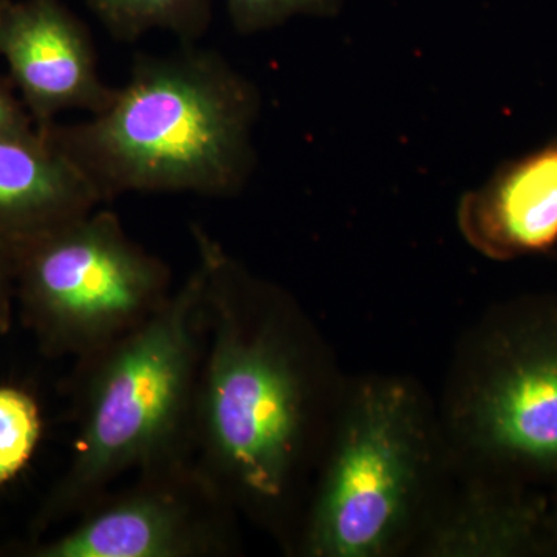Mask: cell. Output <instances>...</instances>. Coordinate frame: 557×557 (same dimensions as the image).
<instances>
[{
	"mask_svg": "<svg viewBox=\"0 0 557 557\" xmlns=\"http://www.w3.org/2000/svg\"><path fill=\"white\" fill-rule=\"evenodd\" d=\"M258 87L219 51L182 44L138 54L108 108L38 127L102 203L132 193L234 197L256 168Z\"/></svg>",
	"mask_w": 557,
	"mask_h": 557,
	"instance_id": "6da1fadb",
	"label": "cell"
},
{
	"mask_svg": "<svg viewBox=\"0 0 557 557\" xmlns=\"http://www.w3.org/2000/svg\"><path fill=\"white\" fill-rule=\"evenodd\" d=\"M35 401L14 388H0V483L13 478L30 458L39 438Z\"/></svg>",
	"mask_w": 557,
	"mask_h": 557,
	"instance_id": "4fadbf2b",
	"label": "cell"
},
{
	"mask_svg": "<svg viewBox=\"0 0 557 557\" xmlns=\"http://www.w3.org/2000/svg\"><path fill=\"white\" fill-rule=\"evenodd\" d=\"M453 421L496 478L557 482V298L520 300L491 322L458 383Z\"/></svg>",
	"mask_w": 557,
	"mask_h": 557,
	"instance_id": "5b68a950",
	"label": "cell"
},
{
	"mask_svg": "<svg viewBox=\"0 0 557 557\" xmlns=\"http://www.w3.org/2000/svg\"><path fill=\"white\" fill-rule=\"evenodd\" d=\"M106 32L120 42H135L153 30L182 44H197L209 30L214 0H86Z\"/></svg>",
	"mask_w": 557,
	"mask_h": 557,
	"instance_id": "7c38bea8",
	"label": "cell"
},
{
	"mask_svg": "<svg viewBox=\"0 0 557 557\" xmlns=\"http://www.w3.org/2000/svg\"><path fill=\"white\" fill-rule=\"evenodd\" d=\"M38 132L35 120L21 100L10 76H0V139L32 137Z\"/></svg>",
	"mask_w": 557,
	"mask_h": 557,
	"instance_id": "9a60e30c",
	"label": "cell"
},
{
	"mask_svg": "<svg viewBox=\"0 0 557 557\" xmlns=\"http://www.w3.org/2000/svg\"><path fill=\"white\" fill-rule=\"evenodd\" d=\"M30 293L65 343L98 354L171 295V273L127 236L119 215L94 209L16 249Z\"/></svg>",
	"mask_w": 557,
	"mask_h": 557,
	"instance_id": "8992f818",
	"label": "cell"
},
{
	"mask_svg": "<svg viewBox=\"0 0 557 557\" xmlns=\"http://www.w3.org/2000/svg\"><path fill=\"white\" fill-rule=\"evenodd\" d=\"M544 555L557 556V482L548 497L544 520Z\"/></svg>",
	"mask_w": 557,
	"mask_h": 557,
	"instance_id": "2e32d148",
	"label": "cell"
},
{
	"mask_svg": "<svg viewBox=\"0 0 557 557\" xmlns=\"http://www.w3.org/2000/svg\"><path fill=\"white\" fill-rule=\"evenodd\" d=\"M101 203L90 180L39 129L0 139V244L24 247Z\"/></svg>",
	"mask_w": 557,
	"mask_h": 557,
	"instance_id": "30bf717a",
	"label": "cell"
},
{
	"mask_svg": "<svg viewBox=\"0 0 557 557\" xmlns=\"http://www.w3.org/2000/svg\"><path fill=\"white\" fill-rule=\"evenodd\" d=\"M164 478L95 509L47 555L183 557L212 552L222 536L197 504L200 480Z\"/></svg>",
	"mask_w": 557,
	"mask_h": 557,
	"instance_id": "ba28073f",
	"label": "cell"
},
{
	"mask_svg": "<svg viewBox=\"0 0 557 557\" xmlns=\"http://www.w3.org/2000/svg\"><path fill=\"white\" fill-rule=\"evenodd\" d=\"M11 2H13V0H0V17H2V14L9 9Z\"/></svg>",
	"mask_w": 557,
	"mask_h": 557,
	"instance_id": "ac0fdd59",
	"label": "cell"
},
{
	"mask_svg": "<svg viewBox=\"0 0 557 557\" xmlns=\"http://www.w3.org/2000/svg\"><path fill=\"white\" fill-rule=\"evenodd\" d=\"M343 0H226L233 27L242 35L270 30L292 17L332 16Z\"/></svg>",
	"mask_w": 557,
	"mask_h": 557,
	"instance_id": "5bb4252c",
	"label": "cell"
},
{
	"mask_svg": "<svg viewBox=\"0 0 557 557\" xmlns=\"http://www.w3.org/2000/svg\"><path fill=\"white\" fill-rule=\"evenodd\" d=\"M207 322L208 271L199 258L159 309L95 354L100 362L69 480L73 502L89 507L124 472L163 467L196 397Z\"/></svg>",
	"mask_w": 557,
	"mask_h": 557,
	"instance_id": "3957f363",
	"label": "cell"
},
{
	"mask_svg": "<svg viewBox=\"0 0 557 557\" xmlns=\"http://www.w3.org/2000/svg\"><path fill=\"white\" fill-rule=\"evenodd\" d=\"M16 263V249L0 244V276Z\"/></svg>",
	"mask_w": 557,
	"mask_h": 557,
	"instance_id": "e0dca14e",
	"label": "cell"
},
{
	"mask_svg": "<svg viewBox=\"0 0 557 557\" xmlns=\"http://www.w3.org/2000/svg\"><path fill=\"white\" fill-rule=\"evenodd\" d=\"M547 502L525 483L494 475L469 487L435 522L423 552L440 557L544 555Z\"/></svg>",
	"mask_w": 557,
	"mask_h": 557,
	"instance_id": "8fae6325",
	"label": "cell"
},
{
	"mask_svg": "<svg viewBox=\"0 0 557 557\" xmlns=\"http://www.w3.org/2000/svg\"><path fill=\"white\" fill-rule=\"evenodd\" d=\"M0 58L38 127L65 110L100 113L115 94L89 28L64 0H13L0 17Z\"/></svg>",
	"mask_w": 557,
	"mask_h": 557,
	"instance_id": "52a82bcc",
	"label": "cell"
},
{
	"mask_svg": "<svg viewBox=\"0 0 557 557\" xmlns=\"http://www.w3.org/2000/svg\"><path fill=\"white\" fill-rule=\"evenodd\" d=\"M458 228L493 260L548 255L557 247V138L505 161L461 197Z\"/></svg>",
	"mask_w": 557,
	"mask_h": 557,
	"instance_id": "9c48e42d",
	"label": "cell"
},
{
	"mask_svg": "<svg viewBox=\"0 0 557 557\" xmlns=\"http://www.w3.org/2000/svg\"><path fill=\"white\" fill-rule=\"evenodd\" d=\"M420 398L397 379L355 388L336 431L304 539L311 557H381L408 537L429 468Z\"/></svg>",
	"mask_w": 557,
	"mask_h": 557,
	"instance_id": "277c9868",
	"label": "cell"
},
{
	"mask_svg": "<svg viewBox=\"0 0 557 557\" xmlns=\"http://www.w3.org/2000/svg\"><path fill=\"white\" fill-rule=\"evenodd\" d=\"M211 343L199 383L201 434L212 467L249 504L284 502L306 446L310 381L295 341L269 314L251 317L252 282L200 226Z\"/></svg>",
	"mask_w": 557,
	"mask_h": 557,
	"instance_id": "7a4b0ae2",
	"label": "cell"
}]
</instances>
